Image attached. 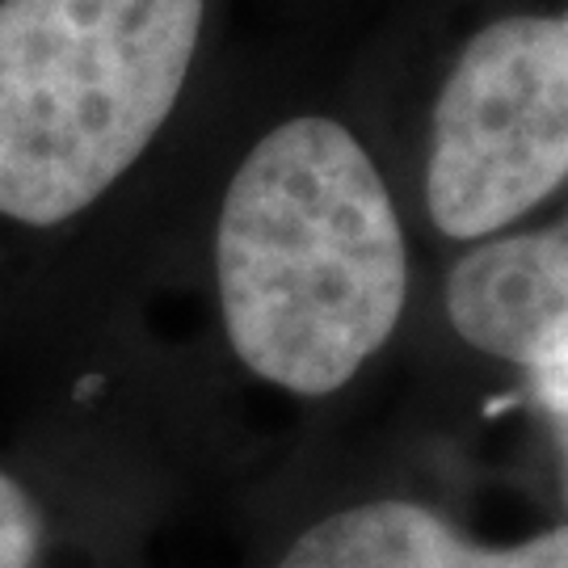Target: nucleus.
Wrapping results in <instances>:
<instances>
[{
  "label": "nucleus",
  "instance_id": "obj_3",
  "mask_svg": "<svg viewBox=\"0 0 568 568\" xmlns=\"http://www.w3.org/2000/svg\"><path fill=\"white\" fill-rule=\"evenodd\" d=\"M568 178V13H514L471 34L434 105L429 220L488 241Z\"/></svg>",
  "mask_w": 568,
  "mask_h": 568
},
{
  "label": "nucleus",
  "instance_id": "obj_7",
  "mask_svg": "<svg viewBox=\"0 0 568 568\" xmlns=\"http://www.w3.org/2000/svg\"><path fill=\"white\" fill-rule=\"evenodd\" d=\"M527 371L535 375L539 400H544L568 429V321L560 328H551L548 337L539 342V349L530 354Z\"/></svg>",
  "mask_w": 568,
  "mask_h": 568
},
{
  "label": "nucleus",
  "instance_id": "obj_6",
  "mask_svg": "<svg viewBox=\"0 0 568 568\" xmlns=\"http://www.w3.org/2000/svg\"><path fill=\"white\" fill-rule=\"evenodd\" d=\"M42 548V514L34 497L0 471V568H30Z\"/></svg>",
  "mask_w": 568,
  "mask_h": 568
},
{
  "label": "nucleus",
  "instance_id": "obj_5",
  "mask_svg": "<svg viewBox=\"0 0 568 568\" xmlns=\"http://www.w3.org/2000/svg\"><path fill=\"white\" fill-rule=\"evenodd\" d=\"M278 568H568V523L514 548H485L429 506L371 501L321 518Z\"/></svg>",
  "mask_w": 568,
  "mask_h": 568
},
{
  "label": "nucleus",
  "instance_id": "obj_2",
  "mask_svg": "<svg viewBox=\"0 0 568 568\" xmlns=\"http://www.w3.org/2000/svg\"><path fill=\"white\" fill-rule=\"evenodd\" d=\"M203 0H0V220L55 227L161 135Z\"/></svg>",
  "mask_w": 568,
  "mask_h": 568
},
{
  "label": "nucleus",
  "instance_id": "obj_4",
  "mask_svg": "<svg viewBox=\"0 0 568 568\" xmlns=\"http://www.w3.org/2000/svg\"><path fill=\"white\" fill-rule=\"evenodd\" d=\"M447 316L480 354L527 366L539 342L568 321V215L464 253L447 278Z\"/></svg>",
  "mask_w": 568,
  "mask_h": 568
},
{
  "label": "nucleus",
  "instance_id": "obj_1",
  "mask_svg": "<svg viewBox=\"0 0 568 568\" xmlns=\"http://www.w3.org/2000/svg\"><path fill=\"white\" fill-rule=\"evenodd\" d=\"M232 354L257 379L328 396L400 325L405 232L379 169L342 122L274 126L232 173L215 227Z\"/></svg>",
  "mask_w": 568,
  "mask_h": 568
}]
</instances>
